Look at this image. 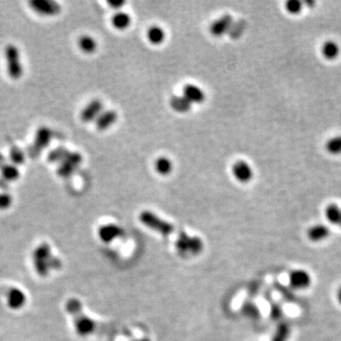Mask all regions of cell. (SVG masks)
<instances>
[{
    "label": "cell",
    "mask_w": 341,
    "mask_h": 341,
    "mask_svg": "<svg viewBox=\"0 0 341 341\" xmlns=\"http://www.w3.org/2000/svg\"><path fill=\"white\" fill-rule=\"evenodd\" d=\"M32 257L34 268L39 275H48L50 270H54L59 264L57 263V259L52 257L51 249L47 244L38 245L33 252Z\"/></svg>",
    "instance_id": "1"
},
{
    "label": "cell",
    "mask_w": 341,
    "mask_h": 341,
    "mask_svg": "<svg viewBox=\"0 0 341 341\" xmlns=\"http://www.w3.org/2000/svg\"><path fill=\"white\" fill-rule=\"evenodd\" d=\"M4 57L6 63L7 73L12 80L21 78L24 73V67L21 63V56L19 48L13 45H7L4 49Z\"/></svg>",
    "instance_id": "2"
},
{
    "label": "cell",
    "mask_w": 341,
    "mask_h": 341,
    "mask_svg": "<svg viewBox=\"0 0 341 341\" xmlns=\"http://www.w3.org/2000/svg\"><path fill=\"white\" fill-rule=\"evenodd\" d=\"M139 219L146 227L164 236L170 235L174 231V227L170 223L164 221L163 219L159 218L158 216H156L151 211H142L141 214L139 216Z\"/></svg>",
    "instance_id": "3"
},
{
    "label": "cell",
    "mask_w": 341,
    "mask_h": 341,
    "mask_svg": "<svg viewBox=\"0 0 341 341\" xmlns=\"http://www.w3.org/2000/svg\"><path fill=\"white\" fill-rule=\"evenodd\" d=\"M175 245L177 250L183 255H196L203 248L201 240L195 237H190L185 234H180Z\"/></svg>",
    "instance_id": "4"
},
{
    "label": "cell",
    "mask_w": 341,
    "mask_h": 341,
    "mask_svg": "<svg viewBox=\"0 0 341 341\" xmlns=\"http://www.w3.org/2000/svg\"><path fill=\"white\" fill-rule=\"evenodd\" d=\"M288 282L294 290H306L312 284V276L307 270L296 268L288 274Z\"/></svg>",
    "instance_id": "5"
},
{
    "label": "cell",
    "mask_w": 341,
    "mask_h": 341,
    "mask_svg": "<svg viewBox=\"0 0 341 341\" xmlns=\"http://www.w3.org/2000/svg\"><path fill=\"white\" fill-rule=\"evenodd\" d=\"M28 300L24 290L18 288H12L6 294L7 306L12 310H20L25 307Z\"/></svg>",
    "instance_id": "6"
},
{
    "label": "cell",
    "mask_w": 341,
    "mask_h": 341,
    "mask_svg": "<svg viewBox=\"0 0 341 341\" xmlns=\"http://www.w3.org/2000/svg\"><path fill=\"white\" fill-rule=\"evenodd\" d=\"M82 162V156L77 153H69L68 156L62 161L58 174L63 177H67L71 175L72 173L78 168Z\"/></svg>",
    "instance_id": "7"
},
{
    "label": "cell",
    "mask_w": 341,
    "mask_h": 341,
    "mask_svg": "<svg viewBox=\"0 0 341 341\" xmlns=\"http://www.w3.org/2000/svg\"><path fill=\"white\" fill-rule=\"evenodd\" d=\"M329 227L324 224H315L311 227H308L306 231V236L312 243H319L324 240L329 238Z\"/></svg>",
    "instance_id": "8"
},
{
    "label": "cell",
    "mask_w": 341,
    "mask_h": 341,
    "mask_svg": "<svg viewBox=\"0 0 341 341\" xmlns=\"http://www.w3.org/2000/svg\"><path fill=\"white\" fill-rule=\"evenodd\" d=\"M36 12L44 15H54L60 12V7L53 1L49 0H36L30 3Z\"/></svg>",
    "instance_id": "9"
},
{
    "label": "cell",
    "mask_w": 341,
    "mask_h": 341,
    "mask_svg": "<svg viewBox=\"0 0 341 341\" xmlns=\"http://www.w3.org/2000/svg\"><path fill=\"white\" fill-rule=\"evenodd\" d=\"M232 173L236 180H239L242 183H247L253 177V170L252 166L243 160H239L234 163Z\"/></svg>",
    "instance_id": "10"
},
{
    "label": "cell",
    "mask_w": 341,
    "mask_h": 341,
    "mask_svg": "<svg viewBox=\"0 0 341 341\" xmlns=\"http://www.w3.org/2000/svg\"><path fill=\"white\" fill-rule=\"evenodd\" d=\"M75 330L77 334L82 336L88 335L95 329V324L89 317L81 313L75 316Z\"/></svg>",
    "instance_id": "11"
},
{
    "label": "cell",
    "mask_w": 341,
    "mask_h": 341,
    "mask_svg": "<svg viewBox=\"0 0 341 341\" xmlns=\"http://www.w3.org/2000/svg\"><path fill=\"white\" fill-rule=\"evenodd\" d=\"M341 48L338 43L335 40H327L322 44L320 48V52L324 59L334 61L340 55Z\"/></svg>",
    "instance_id": "12"
},
{
    "label": "cell",
    "mask_w": 341,
    "mask_h": 341,
    "mask_svg": "<svg viewBox=\"0 0 341 341\" xmlns=\"http://www.w3.org/2000/svg\"><path fill=\"white\" fill-rule=\"evenodd\" d=\"M102 102L95 100L89 102L86 107L81 113V119L84 122H89L93 120H95L98 116L102 112Z\"/></svg>",
    "instance_id": "13"
},
{
    "label": "cell",
    "mask_w": 341,
    "mask_h": 341,
    "mask_svg": "<svg viewBox=\"0 0 341 341\" xmlns=\"http://www.w3.org/2000/svg\"><path fill=\"white\" fill-rule=\"evenodd\" d=\"M232 25V18L229 14H226L223 17L216 20L210 26V33L214 36H221L229 30Z\"/></svg>",
    "instance_id": "14"
},
{
    "label": "cell",
    "mask_w": 341,
    "mask_h": 341,
    "mask_svg": "<svg viewBox=\"0 0 341 341\" xmlns=\"http://www.w3.org/2000/svg\"><path fill=\"white\" fill-rule=\"evenodd\" d=\"M121 234H122V229L115 225L103 226L99 230L100 238L105 243H110L111 241L121 236Z\"/></svg>",
    "instance_id": "15"
},
{
    "label": "cell",
    "mask_w": 341,
    "mask_h": 341,
    "mask_svg": "<svg viewBox=\"0 0 341 341\" xmlns=\"http://www.w3.org/2000/svg\"><path fill=\"white\" fill-rule=\"evenodd\" d=\"M117 119H118V115L115 111L110 110V111H106L104 113L101 114L96 121L98 130H100V131L106 130L107 128L115 123Z\"/></svg>",
    "instance_id": "16"
},
{
    "label": "cell",
    "mask_w": 341,
    "mask_h": 341,
    "mask_svg": "<svg viewBox=\"0 0 341 341\" xmlns=\"http://www.w3.org/2000/svg\"><path fill=\"white\" fill-rule=\"evenodd\" d=\"M327 221L333 225H338L341 221V208L337 204H329L324 210Z\"/></svg>",
    "instance_id": "17"
},
{
    "label": "cell",
    "mask_w": 341,
    "mask_h": 341,
    "mask_svg": "<svg viewBox=\"0 0 341 341\" xmlns=\"http://www.w3.org/2000/svg\"><path fill=\"white\" fill-rule=\"evenodd\" d=\"M184 97L191 102H202L205 100L203 91L195 85L188 84L184 88Z\"/></svg>",
    "instance_id": "18"
},
{
    "label": "cell",
    "mask_w": 341,
    "mask_h": 341,
    "mask_svg": "<svg viewBox=\"0 0 341 341\" xmlns=\"http://www.w3.org/2000/svg\"><path fill=\"white\" fill-rule=\"evenodd\" d=\"M51 138H52V132L47 127L40 128L36 133L35 136V145L38 147V149H42L48 146Z\"/></svg>",
    "instance_id": "19"
},
{
    "label": "cell",
    "mask_w": 341,
    "mask_h": 341,
    "mask_svg": "<svg viewBox=\"0 0 341 341\" xmlns=\"http://www.w3.org/2000/svg\"><path fill=\"white\" fill-rule=\"evenodd\" d=\"M290 326L288 322L282 321L279 324L276 328L275 333L272 336L271 341H288L290 336Z\"/></svg>",
    "instance_id": "20"
},
{
    "label": "cell",
    "mask_w": 341,
    "mask_h": 341,
    "mask_svg": "<svg viewBox=\"0 0 341 341\" xmlns=\"http://www.w3.org/2000/svg\"><path fill=\"white\" fill-rule=\"evenodd\" d=\"M171 106L174 109L175 111L180 112V113H184L187 112L191 109V105L192 102L188 101L185 97L181 96H174L171 99Z\"/></svg>",
    "instance_id": "21"
},
{
    "label": "cell",
    "mask_w": 341,
    "mask_h": 341,
    "mask_svg": "<svg viewBox=\"0 0 341 341\" xmlns=\"http://www.w3.org/2000/svg\"><path fill=\"white\" fill-rule=\"evenodd\" d=\"M325 149L333 156L341 155V136H335L329 138L325 144Z\"/></svg>",
    "instance_id": "22"
},
{
    "label": "cell",
    "mask_w": 341,
    "mask_h": 341,
    "mask_svg": "<svg viewBox=\"0 0 341 341\" xmlns=\"http://www.w3.org/2000/svg\"><path fill=\"white\" fill-rule=\"evenodd\" d=\"M147 35H148V39H149L150 42L152 43V44L157 45V44H160V43L164 41L165 32H164V30H162L160 27L153 26L148 30Z\"/></svg>",
    "instance_id": "23"
},
{
    "label": "cell",
    "mask_w": 341,
    "mask_h": 341,
    "mask_svg": "<svg viewBox=\"0 0 341 341\" xmlns=\"http://www.w3.org/2000/svg\"><path fill=\"white\" fill-rule=\"evenodd\" d=\"M131 22V18L125 12H119L112 18V24L119 30L126 29Z\"/></svg>",
    "instance_id": "24"
},
{
    "label": "cell",
    "mask_w": 341,
    "mask_h": 341,
    "mask_svg": "<svg viewBox=\"0 0 341 341\" xmlns=\"http://www.w3.org/2000/svg\"><path fill=\"white\" fill-rule=\"evenodd\" d=\"M79 46L81 49L86 52V53H91L93 52L97 48L96 41L90 37V36H82L79 40Z\"/></svg>",
    "instance_id": "25"
},
{
    "label": "cell",
    "mask_w": 341,
    "mask_h": 341,
    "mask_svg": "<svg viewBox=\"0 0 341 341\" xmlns=\"http://www.w3.org/2000/svg\"><path fill=\"white\" fill-rule=\"evenodd\" d=\"M172 162L168 159L167 157H159L156 162V170L157 173L163 175L170 174L172 171Z\"/></svg>",
    "instance_id": "26"
},
{
    "label": "cell",
    "mask_w": 341,
    "mask_h": 341,
    "mask_svg": "<svg viewBox=\"0 0 341 341\" xmlns=\"http://www.w3.org/2000/svg\"><path fill=\"white\" fill-rule=\"evenodd\" d=\"M284 9L285 11L292 15H296L299 14L303 9V4L301 1L299 0H288L285 2L284 5Z\"/></svg>",
    "instance_id": "27"
},
{
    "label": "cell",
    "mask_w": 341,
    "mask_h": 341,
    "mask_svg": "<svg viewBox=\"0 0 341 341\" xmlns=\"http://www.w3.org/2000/svg\"><path fill=\"white\" fill-rule=\"evenodd\" d=\"M2 173V176L7 180V181H13V180H17L19 176V171H18L16 166H12V165H7L2 168L1 170Z\"/></svg>",
    "instance_id": "28"
},
{
    "label": "cell",
    "mask_w": 341,
    "mask_h": 341,
    "mask_svg": "<svg viewBox=\"0 0 341 341\" xmlns=\"http://www.w3.org/2000/svg\"><path fill=\"white\" fill-rule=\"evenodd\" d=\"M69 153L70 152H68L65 148H58V149L54 150L49 154L48 158L51 162H62L66 156H68Z\"/></svg>",
    "instance_id": "29"
},
{
    "label": "cell",
    "mask_w": 341,
    "mask_h": 341,
    "mask_svg": "<svg viewBox=\"0 0 341 341\" xmlns=\"http://www.w3.org/2000/svg\"><path fill=\"white\" fill-rule=\"evenodd\" d=\"M66 311L68 312L69 314H71L72 316H76L81 313L82 310V306L80 303V301L77 299H69L66 304Z\"/></svg>",
    "instance_id": "30"
},
{
    "label": "cell",
    "mask_w": 341,
    "mask_h": 341,
    "mask_svg": "<svg viewBox=\"0 0 341 341\" xmlns=\"http://www.w3.org/2000/svg\"><path fill=\"white\" fill-rule=\"evenodd\" d=\"M12 204V195L7 192L0 193V210H5L11 208Z\"/></svg>",
    "instance_id": "31"
},
{
    "label": "cell",
    "mask_w": 341,
    "mask_h": 341,
    "mask_svg": "<svg viewBox=\"0 0 341 341\" xmlns=\"http://www.w3.org/2000/svg\"><path fill=\"white\" fill-rule=\"evenodd\" d=\"M244 313H245V316L252 317V318H257L260 315L259 309L252 303H247L244 306Z\"/></svg>",
    "instance_id": "32"
},
{
    "label": "cell",
    "mask_w": 341,
    "mask_h": 341,
    "mask_svg": "<svg viewBox=\"0 0 341 341\" xmlns=\"http://www.w3.org/2000/svg\"><path fill=\"white\" fill-rule=\"evenodd\" d=\"M270 316H271L272 319L281 320V317L283 316V311H282V308L281 306H278V304H273L271 306Z\"/></svg>",
    "instance_id": "33"
},
{
    "label": "cell",
    "mask_w": 341,
    "mask_h": 341,
    "mask_svg": "<svg viewBox=\"0 0 341 341\" xmlns=\"http://www.w3.org/2000/svg\"><path fill=\"white\" fill-rule=\"evenodd\" d=\"M244 26H245L244 22L243 23L242 22H237L235 24L231 25L230 29L228 30L229 31V35L234 37V38L238 37L241 34L242 30H244Z\"/></svg>",
    "instance_id": "34"
},
{
    "label": "cell",
    "mask_w": 341,
    "mask_h": 341,
    "mask_svg": "<svg viewBox=\"0 0 341 341\" xmlns=\"http://www.w3.org/2000/svg\"><path fill=\"white\" fill-rule=\"evenodd\" d=\"M11 156H12V161L15 162V163H22L24 161V155L20 151H17V150L12 151Z\"/></svg>",
    "instance_id": "35"
},
{
    "label": "cell",
    "mask_w": 341,
    "mask_h": 341,
    "mask_svg": "<svg viewBox=\"0 0 341 341\" xmlns=\"http://www.w3.org/2000/svg\"><path fill=\"white\" fill-rule=\"evenodd\" d=\"M108 4L112 7V8H114V9H118V8H120V7L122 6V5L124 4V1H120V0L110 1V0H109V1H108Z\"/></svg>",
    "instance_id": "36"
},
{
    "label": "cell",
    "mask_w": 341,
    "mask_h": 341,
    "mask_svg": "<svg viewBox=\"0 0 341 341\" xmlns=\"http://www.w3.org/2000/svg\"><path fill=\"white\" fill-rule=\"evenodd\" d=\"M336 299H337L338 303L341 306V286H339L336 291Z\"/></svg>",
    "instance_id": "37"
},
{
    "label": "cell",
    "mask_w": 341,
    "mask_h": 341,
    "mask_svg": "<svg viewBox=\"0 0 341 341\" xmlns=\"http://www.w3.org/2000/svg\"><path fill=\"white\" fill-rule=\"evenodd\" d=\"M339 226H340V227H341V221H340V223H339Z\"/></svg>",
    "instance_id": "38"
}]
</instances>
